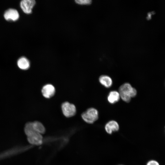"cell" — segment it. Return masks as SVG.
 <instances>
[{
	"label": "cell",
	"mask_w": 165,
	"mask_h": 165,
	"mask_svg": "<svg viewBox=\"0 0 165 165\" xmlns=\"http://www.w3.org/2000/svg\"><path fill=\"white\" fill-rule=\"evenodd\" d=\"M24 132L30 143L36 145H39L42 144V135L35 130L33 127L32 122L26 123L24 127Z\"/></svg>",
	"instance_id": "cell-1"
},
{
	"label": "cell",
	"mask_w": 165,
	"mask_h": 165,
	"mask_svg": "<svg viewBox=\"0 0 165 165\" xmlns=\"http://www.w3.org/2000/svg\"><path fill=\"white\" fill-rule=\"evenodd\" d=\"M118 92L120 98L126 103L129 102L131 98L135 97L137 94L136 90L127 82L123 83L120 86Z\"/></svg>",
	"instance_id": "cell-2"
},
{
	"label": "cell",
	"mask_w": 165,
	"mask_h": 165,
	"mask_svg": "<svg viewBox=\"0 0 165 165\" xmlns=\"http://www.w3.org/2000/svg\"><path fill=\"white\" fill-rule=\"evenodd\" d=\"M81 117L86 123L92 124L98 119L99 113L98 111L96 108H90L82 113Z\"/></svg>",
	"instance_id": "cell-3"
},
{
	"label": "cell",
	"mask_w": 165,
	"mask_h": 165,
	"mask_svg": "<svg viewBox=\"0 0 165 165\" xmlns=\"http://www.w3.org/2000/svg\"><path fill=\"white\" fill-rule=\"evenodd\" d=\"M61 108L63 115L66 117H72L76 114V108L72 104L65 102L62 104Z\"/></svg>",
	"instance_id": "cell-4"
},
{
	"label": "cell",
	"mask_w": 165,
	"mask_h": 165,
	"mask_svg": "<svg viewBox=\"0 0 165 165\" xmlns=\"http://www.w3.org/2000/svg\"><path fill=\"white\" fill-rule=\"evenodd\" d=\"M36 3L34 0H23L20 2V6L25 13L29 14L32 12V9Z\"/></svg>",
	"instance_id": "cell-5"
},
{
	"label": "cell",
	"mask_w": 165,
	"mask_h": 165,
	"mask_svg": "<svg viewBox=\"0 0 165 165\" xmlns=\"http://www.w3.org/2000/svg\"><path fill=\"white\" fill-rule=\"evenodd\" d=\"M3 16L5 19L8 21H16L20 17V14L18 11L13 8L7 10L4 13Z\"/></svg>",
	"instance_id": "cell-6"
},
{
	"label": "cell",
	"mask_w": 165,
	"mask_h": 165,
	"mask_svg": "<svg viewBox=\"0 0 165 165\" xmlns=\"http://www.w3.org/2000/svg\"><path fill=\"white\" fill-rule=\"evenodd\" d=\"M41 91L44 97L46 98H50L54 95L55 89L53 85L48 84L43 86Z\"/></svg>",
	"instance_id": "cell-7"
},
{
	"label": "cell",
	"mask_w": 165,
	"mask_h": 165,
	"mask_svg": "<svg viewBox=\"0 0 165 165\" xmlns=\"http://www.w3.org/2000/svg\"><path fill=\"white\" fill-rule=\"evenodd\" d=\"M106 132L109 134L117 131L119 129L118 123L115 120H112L107 122L105 126Z\"/></svg>",
	"instance_id": "cell-8"
},
{
	"label": "cell",
	"mask_w": 165,
	"mask_h": 165,
	"mask_svg": "<svg viewBox=\"0 0 165 165\" xmlns=\"http://www.w3.org/2000/svg\"><path fill=\"white\" fill-rule=\"evenodd\" d=\"M99 81L102 85L107 88L111 87L113 83L111 78L106 75H101L99 78Z\"/></svg>",
	"instance_id": "cell-9"
},
{
	"label": "cell",
	"mask_w": 165,
	"mask_h": 165,
	"mask_svg": "<svg viewBox=\"0 0 165 165\" xmlns=\"http://www.w3.org/2000/svg\"><path fill=\"white\" fill-rule=\"evenodd\" d=\"M120 98L118 92L116 90L111 91L107 96V100L111 104H114L118 102Z\"/></svg>",
	"instance_id": "cell-10"
},
{
	"label": "cell",
	"mask_w": 165,
	"mask_h": 165,
	"mask_svg": "<svg viewBox=\"0 0 165 165\" xmlns=\"http://www.w3.org/2000/svg\"><path fill=\"white\" fill-rule=\"evenodd\" d=\"M17 65L20 69L26 70L30 67V62L26 57H22L20 58L17 61Z\"/></svg>",
	"instance_id": "cell-11"
},
{
	"label": "cell",
	"mask_w": 165,
	"mask_h": 165,
	"mask_svg": "<svg viewBox=\"0 0 165 165\" xmlns=\"http://www.w3.org/2000/svg\"><path fill=\"white\" fill-rule=\"evenodd\" d=\"M32 123L33 127L36 131L42 135L45 133L46 129L42 123L38 121H35Z\"/></svg>",
	"instance_id": "cell-12"
},
{
	"label": "cell",
	"mask_w": 165,
	"mask_h": 165,
	"mask_svg": "<svg viewBox=\"0 0 165 165\" xmlns=\"http://www.w3.org/2000/svg\"><path fill=\"white\" fill-rule=\"evenodd\" d=\"M75 2L80 5H89L92 2L90 0H76L75 1Z\"/></svg>",
	"instance_id": "cell-13"
},
{
	"label": "cell",
	"mask_w": 165,
	"mask_h": 165,
	"mask_svg": "<svg viewBox=\"0 0 165 165\" xmlns=\"http://www.w3.org/2000/svg\"><path fill=\"white\" fill-rule=\"evenodd\" d=\"M146 165H160V164L157 161L155 160H151L147 163Z\"/></svg>",
	"instance_id": "cell-14"
},
{
	"label": "cell",
	"mask_w": 165,
	"mask_h": 165,
	"mask_svg": "<svg viewBox=\"0 0 165 165\" xmlns=\"http://www.w3.org/2000/svg\"></svg>",
	"instance_id": "cell-15"
}]
</instances>
